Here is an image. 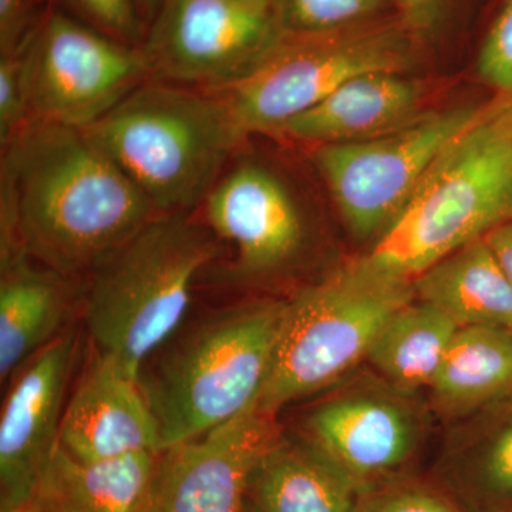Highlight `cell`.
<instances>
[{
	"label": "cell",
	"instance_id": "obj_1",
	"mask_svg": "<svg viewBox=\"0 0 512 512\" xmlns=\"http://www.w3.org/2000/svg\"><path fill=\"white\" fill-rule=\"evenodd\" d=\"M158 217L84 128L30 119L2 148L0 261L23 254L67 278Z\"/></svg>",
	"mask_w": 512,
	"mask_h": 512
},
{
	"label": "cell",
	"instance_id": "obj_2",
	"mask_svg": "<svg viewBox=\"0 0 512 512\" xmlns=\"http://www.w3.org/2000/svg\"><path fill=\"white\" fill-rule=\"evenodd\" d=\"M84 130L158 215L201 207L247 138L217 94L156 80Z\"/></svg>",
	"mask_w": 512,
	"mask_h": 512
},
{
	"label": "cell",
	"instance_id": "obj_3",
	"mask_svg": "<svg viewBox=\"0 0 512 512\" xmlns=\"http://www.w3.org/2000/svg\"><path fill=\"white\" fill-rule=\"evenodd\" d=\"M218 238L191 214L158 215L90 272L84 322L93 350L140 380L190 309L195 279Z\"/></svg>",
	"mask_w": 512,
	"mask_h": 512
},
{
	"label": "cell",
	"instance_id": "obj_4",
	"mask_svg": "<svg viewBox=\"0 0 512 512\" xmlns=\"http://www.w3.org/2000/svg\"><path fill=\"white\" fill-rule=\"evenodd\" d=\"M512 221V97L495 96L430 165L369 255L414 279Z\"/></svg>",
	"mask_w": 512,
	"mask_h": 512
},
{
	"label": "cell",
	"instance_id": "obj_5",
	"mask_svg": "<svg viewBox=\"0 0 512 512\" xmlns=\"http://www.w3.org/2000/svg\"><path fill=\"white\" fill-rule=\"evenodd\" d=\"M286 301L232 306L171 338L140 375L164 448L224 426L255 406L268 376Z\"/></svg>",
	"mask_w": 512,
	"mask_h": 512
},
{
	"label": "cell",
	"instance_id": "obj_6",
	"mask_svg": "<svg viewBox=\"0 0 512 512\" xmlns=\"http://www.w3.org/2000/svg\"><path fill=\"white\" fill-rule=\"evenodd\" d=\"M413 299V279L367 254L302 288L286 301L256 409L278 417L289 404L338 383L366 360L384 322Z\"/></svg>",
	"mask_w": 512,
	"mask_h": 512
},
{
	"label": "cell",
	"instance_id": "obj_7",
	"mask_svg": "<svg viewBox=\"0 0 512 512\" xmlns=\"http://www.w3.org/2000/svg\"><path fill=\"white\" fill-rule=\"evenodd\" d=\"M419 40L397 13L325 32L278 30L254 66L215 90L242 133L276 136L360 74L407 73Z\"/></svg>",
	"mask_w": 512,
	"mask_h": 512
},
{
	"label": "cell",
	"instance_id": "obj_8",
	"mask_svg": "<svg viewBox=\"0 0 512 512\" xmlns=\"http://www.w3.org/2000/svg\"><path fill=\"white\" fill-rule=\"evenodd\" d=\"M491 101L424 111L380 136L313 147L312 161L349 234L359 242H375L403 210L441 151Z\"/></svg>",
	"mask_w": 512,
	"mask_h": 512
},
{
	"label": "cell",
	"instance_id": "obj_9",
	"mask_svg": "<svg viewBox=\"0 0 512 512\" xmlns=\"http://www.w3.org/2000/svg\"><path fill=\"white\" fill-rule=\"evenodd\" d=\"M148 80L143 50L52 9L30 46L32 119L87 128Z\"/></svg>",
	"mask_w": 512,
	"mask_h": 512
},
{
	"label": "cell",
	"instance_id": "obj_10",
	"mask_svg": "<svg viewBox=\"0 0 512 512\" xmlns=\"http://www.w3.org/2000/svg\"><path fill=\"white\" fill-rule=\"evenodd\" d=\"M278 29L238 0H164L144 39L148 80L215 92L237 82Z\"/></svg>",
	"mask_w": 512,
	"mask_h": 512
},
{
	"label": "cell",
	"instance_id": "obj_11",
	"mask_svg": "<svg viewBox=\"0 0 512 512\" xmlns=\"http://www.w3.org/2000/svg\"><path fill=\"white\" fill-rule=\"evenodd\" d=\"M426 433V412L414 394L366 376L316 404L303 436L357 481L377 487L412 463Z\"/></svg>",
	"mask_w": 512,
	"mask_h": 512
},
{
	"label": "cell",
	"instance_id": "obj_12",
	"mask_svg": "<svg viewBox=\"0 0 512 512\" xmlns=\"http://www.w3.org/2000/svg\"><path fill=\"white\" fill-rule=\"evenodd\" d=\"M282 436L256 406L200 439L164 448L137 512H247L249 477Z\"/></svg>",
	"mask_w": 512,
	"mask_h": 512
},
{
	"label": "cell",
	"instance_id": "obj_13",
	"mask_svg": "<svg viewBox=\"0 0 512 512\" xmlns=\"http://www.w3.org/2000/svg\"><path fill=\"white\" fill-rule=\"evenodd\" d=\"M201 207L212 234L235 248L234 281L279 274L305 247V217L291 187L258 161L229 163Z\"/></svg>",
	"mask_w": 512,
	"mask_h": 512
},
{
	"label": "cell",
	"instance_id": "obj_14",
	"mask_svg": "<svg viewBox=\"0 0 512 512\" xmlns=\"http://www.w3.org/2000/svg\"><path fill=\"white\" fill-rule=\"evenodd\" d=\"M77 335L64 330L13 376L0 419V504L39 497L59 447Z\"/></svg>",
	"mask_w": 512,
	"mask_h": 512
},
{
	"label": "cell",
	"instance_id": "obj_15",
	"mask_svg": "<svg viewBox=\"0 0 512 512\" xmlns=\"http://www.w3.org/2000/svg\"><path fill=\"white\" fill-rule=\"evenodd\" d=\"M59 446L82 461L161 453L160 424L138 380L93 352L64 407Z\"/></svg>",
	"mask_w": 512,
	"mask_h": 512
},
{
	"label": "cell",
	"instance_id": "obj_16",
	"mask_svg": "<svg viewBox=\"0 0 512 512\" xmlns=\"http://www.w3.org/2000/svg\"><path fill=\"white\" fill-rule=\"evenodd\" d=\"M429 93V84L406 73L360 74L288 121L276 136L312 147L366 140L416 119L426 111Z\"/></svg>",
	"mask_w": 512,
	"mask_h": 512
},
{
	"label": "cell",
	"instance_id": "obj_17",
	"mask_svg": "<svg viewBox=\"0 0 512 512\" xmlns=\"http://www.w3.org/2000/svg\"><path fill=\"white\" fill-rule=\"evenodd\" d=\"M369 487L311 440L282 436L258 461L247 491L248 512H360Z\"/></svg>",
	"mask_w": 512,
	"mask_h": 512
},
{
	"label": "cell",
	"instance_id": "obj_18",
	"mask_svg": "<svg viewBox=\"0 0 512 512\" xmlns=\"http://www.w3.org/2000/svg\"><path fill=\"white\" fill-rule=\"evenodd\" d=\"M0 379L13 377L64 332L70 278L23 254L0 261Z\"/></svg>",
	"mask_w": 512,
	"mask_h": 512
},
{
	"label": "cell",
	"instance_id": "obj_19",
	"mask_svg": "<svg viewBox=\"0 0 512 512\" xmlns=\"http://www.w3.org/2000/svg\"><path fill=\"white\" fill-rule=\"evenodd\" d=\"M414 295L447 313L460 328L512 335V285L485 238L464 245L413 279Z\"/></svg>",
	"mask_w": 512,
	"mask_h": 512
},
{
	"label": "cell",
	"instance_id": "obj_20",
	"mask_svg": "<svg viewBox=\"0 0 512 512\" xmlns=\"http://www.w3.org/2000/svg\"><path fill=\"white\" fill-rule=\"evenodd\" d=\"M466 421L444 461L446 490L468 512H512V392Z\"/></svg>",
	"mask_w": 512,
	"mask_h": 512
},
{
	"label": "cell",
	"instance_id": "obj_21",
	"mask_svg": "<svg viewBox=\"0 0 512 512\" xmlns=\"http://www.w3.org/2000/svg\"><path fill=\"white\" fill-rule=\"evenodd\" d=\"M431 409L447 420H467L512 392V335L464 326L444 353L429 387Z\"/></svg>",
	"mask_w": 512,
	"mask_h": 512
},
{
	"label": "cell",
	"instance_id": "obj_22",
	"mask_svg": "<svg viewBox=\"0 0 512 512\" xmlns=\"http://www.w3.org/2000/svg\"><path fill=\"white\" fill-rule=\"evenodd\" d=\"M160 453L82 461L57 447L40 487L52 512H137Z\"/></svg>",
	"mask_w": 512,
	"mask_h": 512
},
{
	"label": "cell",
	"instance_id": "obj_23",
	"mask_svg": "<svg viewBox=\"0 0 512 512\" xmlns=\"http://www.w3.org/2000/svg\"><path fill=\"white\" fill-rule=\"evenodd\" d=\"M458 328L447 313L413 299L384 322L366 360L384 382L416 396L433 383Z\"/></svg>",
	"mask_w": 512,
	"mask_h": 512
},
{
	"label": "cell",
	"instance_id": "obj_24",
	"mask_svg": "<svg viewBox=\"0 0 512 512\" xmlns=\"http://www.w3.org/2000/svg\"><path fill=\"white\" fill-rule=\"evenodd\" d=\"M392 0H272L271 16L281 32H325L384 16Z\"/></svg>",
	"mask_w": 512,
	"mask_h": 512
},
{
	"label": "cell",
	"instance_id": "obj_25",
	"mask_svg": "<svg viewBox=\"0 0 512 512\" xmlns=\"http://www.w3.org/2000/svg\"><path fill=\"white\" fill-rule=\"evenodd\" d=\"M35 39V37H33ZM0 56V146L9 144L32 119L30 111V46Z\"/></svg>",
	"mask_w": 512,
	"mask_h": 512
},
{
	"label": "cell",
	"instance_id": "obj_26",
	"mask_svg": "<svg viewBox=\"0 0 512 512\" xmlns=\"http://www.w3.org/2000/svg\"><path fill=\"white\" fill-rule=\"evenodd\" d=\"M66 13L86 23L97 32L124 43L143 46L147 35L146 23L141 19L134 0H57Z\"/></svg>",
	"mask_w": 512,
	"mask_h": 512
},
{
	"label": "cell",
	"instance_id": "obj_27",
	"mask_svg": "<svg viewBox=\"0 0 512 512\" xmlns=\"http://www.w3.org/2000/svg\"><path fill=\"white\" fill-rule=\"evenodd\" d=\"M360 512H468L447 490L414 481H389L367 495Z\"/></svg>",
	"mask_w": 512,
	"mask_h": 512
},
{
	"label": "cell",
	"instance_id": "obj_28",
	"mask_svg": "<svg viewBox=\"0 0 512 512\" xmlns=\"http://www.w3.org/2000/svg\"><path fill=\"white\" fill-rule=\"evenodd\" d=\"M477 72L495 96L512 97V0H504L484 37Z\"/></svg>",
	"mask_w": 512,
	"mask_h": 512
},
{
	"label": "cell",
	"instance_id": "obj_29",
	"mask_svg": "<svg viewBox=\"0 0 512 512\" xmlns=\"http://www.w3.org/2000/svg\"><path fill=\"white\" fill-rule=\"evenodd\" d=\"M50 10L47 0H0V56L28 45Z\"/></svg>",
	"mask_w": 512,
	"mask_h": 512
},
{
	"label": "cell",
	"instance_id": "obj_30",
	"mask_svg": "<svg viewBox=\"0 0 512 512\" xmlns=\"http://www.w3.org/2000/svg\"><path fill=\"white\" fill-rule=\"evenodd\" d=\"M397 15L419 42H427L446 22L450 0H392Z\"/></svg>",
	"mask_w": 512,
	"mask_h": 512
},
{
	"label": "cell",
	"instance_id": "obj_31",
	"mask_svg": "<svg viewBox=\"0 0 512 512\" xmlns=\"http://www.w3.org/2000/svg\"><path fill=\"white\" fill-rule=\"evenodd\" d=\"M485 241L490 245L491 251L494 252L512 285V221L494 229L485 237Z\"/></svg>",
	"mask_w": 512,
	"mask_h": 512
},
{
	"label": "cell",
	"instance_id": "obj_32",
	"mask_svg": "<svg viewBox=\"0 0 512 512\" xmlns=\"http://www.w3.org/2000/svg\"><path fill=\"white\" fill-rule=\"evenodd\" d=\"M134 2H136L138 12H140L141 19L146 23L148 30L153 20L156 19L158 10H160L164 0H134Z\"/></svg>",
	"mask_w": 512,
	"mask_h": 512
},
{
	"label": "cell",
	"instance_id": "obj_33",
	"mask_svg": "<svg viewBox=\"0 0 512 512\" xmlns=\"http://www.w3.org/2000/svg\"><path fill=\"white\" fill-rule=\"evenodd\" d=\"M0 512H43L40 497L19 504H0Z\"/></svg>",
	"mask_w": 512,
	"mask_h": 512
},
{
	"label": "cell",
	"instance_id": "obj_34",
	"mask_svg": "<svg viewBox=\"0 0 512 512\" xmlns=\"http://www.w3.org/2000/svg\"><path fill=\"white\" fill-rule=\"evenodd\" d=\"M238 2L245 3V5L252 6V8L269 10L271 12L272 0H238Z\"/></svg>",
	"mask_w": 512,
	"mask_h": 512
},
{
	"label": "cell",
	"instance_id": "obj_35",
	"mask_svg": "<svg viewBox=\"0 0 512 512\" xmlns=\"http://www.w3.org/2000/svg\"><path fill=\"white\" fill-rule=\"evenodd\" d=\"M43 512H52V511L46 510V508L43 507Z\"/></svg>",
	"mask_w": 512,
	"mask_h": 512
},
{
	"label": "cell",
	"instance_id": "obj_36",
	"mask_svg": "<svg viewBox=\"0 0 512 512\" xmlns=\"http://www.w3.org/2000/svg\"><path fill=\"white\" fill-rule=\"evenodd\" d=\"M247 512H248V510H247Z\"/></svg>",
	"mask_w": 512,
	"mask_h": 512
}]
</instances>
